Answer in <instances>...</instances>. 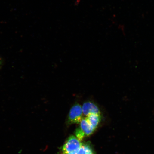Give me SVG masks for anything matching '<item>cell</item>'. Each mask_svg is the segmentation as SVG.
<instances>
[{"label": "cell", "mask_w": 154, "mask_h": 154, "mask_svg": "<svg viewBox=\"0 0 154 154\" xmlns=\"http://www.w3.org/2000/svg\"><path fill=\"white\" fill-rule=\"evenodd\" d=\"M82 144L75 136H71L63 144L61 154H76Z\"/></svg>", "instance_id": "6da1fadb"}, {"label": "cell", "mask_w": 154, "mask_h": 154, "mask_svg": "<svg viewBox=\"0 0 154 154\" xmlns=\"http://www.w3.org/2000/svg\"><path fill=\"white\" fill-rule=\"evenodd\" d=\"M82 106L78 103H75L70 109L67 117V123L72 124H79L83 117Z\"/></svg>", "instance_id": "3957f363"}, {"label": "cell", "mask_w": 154, "mask_h": 154, "mask_svg": "<svg viewBox=\"0 0 154 154\" xmlns=\"http://www.w3.org/2000/svg\"><path fill=\"white\" fill-rule=\"evenodd\" d=\"M83 115L86 117L90 114H101L100 111L97 105L92 101H86L82 106Z\"/></svg>", "instance_id": "277c9868"}, {"label": "cell", "mask_w": 154, "mask_h": 154, "mask_svg": "<svg viewBox=\"0 0 154 154\" xmlns=\"http://www.w3.org/2000/svg\"><path fill=\"white\" fill-rule=\"evenodd\" d=\"M85 118L88 122L95 130L101 122V114H90Z\"/></svg>", "instance_id": "5b68a950"}, {"label": "cell", "mask_w": 154, "mask_h": 154, "mask_svg": "<svg viewBox=\"0 0 154 154\" xmlns=\"http://www.w3.org/2000/svg\"><path fill=\"white\" fill-rule=\"evenodd\" d=\"M76 154H94L91 146L88 143H82Z\"/></svg>", "instance_id": "8992f818"}, {"label": "cell", "mask_w": 154, "mask_h": 154, "mask_svg": "<svg viewBox=\"0 0 154 154\" xmlns=\"http://www.w3.org/2000/svg\"><path fill=\"white\" fill-rule=\"evenodd\" d=\"M22 151H23L22 149H21V150H20V151H19L18 152V154H21V153H22Z\"/></svg>", "instance_id": "52a82bcc"}, {"label": "cell", "mask_w": 154, "mask_h": 154, "mask_svg": "<svg viewBox=\"0 0 154 154\" xmlns=\"http://www.w3.org/2000/svg\"><path fill=\"white\" fill-rule=\"evenodd\" d=\"M80 126L75 132V136L81 141L84 137L91 135L95 130L87 121L85 117H83L80 123Z\"/></svg>", "instance_id": "7a4b0ae2"}]
</instances>
